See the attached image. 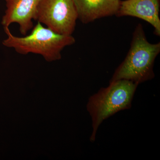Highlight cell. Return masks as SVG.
<instances>
[{
  "label": "cell",
  "mask_w": 160,
  "mask_h": 160,
  "mask_svg": "<svg viewBox=\"0 0 160 160\" xmlns=\"http://www.w3.org/2000/svg\"><path fill=\"white\" fill-rule=\"evenodd\" d=\"M160 0H125L121 1L116 16L139 18L151 24L154 33L160 36Z\"/></svg>",
  "instance_id": "obj_6"
},
{
  "label": "cell",
  "mask_w": 160,
  "mask_h": 160,
  "mask_svg": "<svg viewBox=\"0 0 160 160\" xmlns=\"http://www.w3.org/2000/svg\"><path fill=\"white\" fill-rule=\"evenodd\" d=\"M160 52V43H149L142 26L138 24L133 32L127 56L116 69L110 82L125 79L139 85L152 79L155 76V60Z\"/></svg>",
  "instance_id": "obj_1"
},
{
  "label": "cell",
  "mask_w": 160,
  "mask_h": 160,
  "mask_svg": "<svg viewBox=\"0 0 160 160\" xmlns=\"http://www.w3.org/2000/svg\"><path fill=\"white\" fill-rule=\"evenodd\" d=\"M138 84L129 80L110 82L89 98L87 105L92 121V131L90 141L94 142L98 129L104 120L118 112L130 109Z\"/></svg>",
  "instance_id": "obj_3"
},
{
  "label": "cell",
  "mask_w": 160,
  "mask_h": 160,
  "mask_svg": "<svg viewBox=\"0 0 160 160\" xmlns=\"http://www.w3.org/2000/svg\"><path fill=\"white\" fill-rule=\"evenodd\" d=\"M4 29L7 36L2 42L4 46L13 48L21 54L41 55L48 62L60 59L63 49L66 46L73 45L76 42L72 35L58 34L44 27L39 22L33 26L30 34L22 37L13 35L9 28Z\"/></svg>",
  "instance_id": "obj_2"
},
{
  "label": "cell",
  "mask_w": 160,
  "mask_h": 160,
  "mask_svg": "<svg viewBox=\"0 0 160 160\" xmlns=\"http://www.w3.org/2000/svg\"><path fill=\"white\" fill-rule=\"evenodd\" d=\"M78 19L88 24L101 18L116 15L121 0H72Z\"/></svg>",
  "instance_id": "obj_7"
},
{
  "label": "cell",
  "mask_w": 160,
  "mask_h": 160,
  "mask_svg": "<svg viewBox=\"0 0 160 160\" xmlns=\"http://www.w3.org/2000/svg\"><path fill=\"white\" fill-rule=\"evenodd\" d=\"M78 19L72 0H42L35 21L52 31L64 35H72Z\"/></svg>",
  "instance_id": "obj_4"
},
{
  "label": "cell",
  "mask_w": 160,
  "mask_h": 160,
  "mask_svg": "<svg viewBox=\"0 0 160 160\" xmlns=\"http://www.w3.org/2000/svg\"><path fill=\"white\" fill-rule=\"evenodd\" d=\"M6 9L2 18L4 28L12 23L19 26L21 34L26 36L33 27L38 8L42 0H5Z\"/></svg>",
  "instance_id": "obj_5"
}]
</instances>
